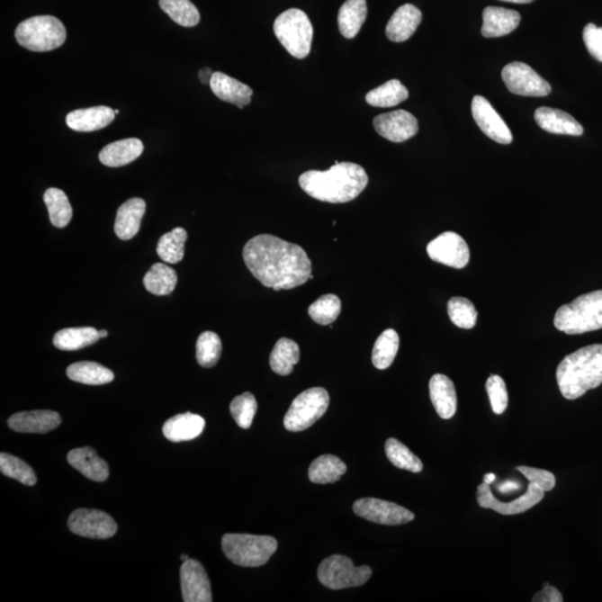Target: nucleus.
Returning <instances> with one entry per match:
<instances>
[{
    "instance_id": "nucleus-1",
    "label": "nucleus",
    "mask_w": 602,
    "mask_h": 602,
    "mask_svg": "<svg viewBox=\"0 0 602 602\" xmlns=\"http://www.w3.org/2000/svg\"><path fill=\"white\" fill-rule=\"evenodd\" d=\"M244 260L256 279L276 292L302 286L312 270L310 256L301 246L270 235L247 242Z\"/></svg>"
},
{
    "instance_id": "nucleus-2",
    "label": "nucleus",
    "mask_w": 602,
    "mask_h": 602,
    "mask_svg": "<svg viewBox=\"0 0 602 602\" xmlns=\"http://www.w3.org/2000/svg\"><path fill=\"white\" fill-rule=\"evenodd\" d=\"M368 176L364 167L351 162H336L327 171H307L300 176L301 188L323 202L346 203L365 190Z\"/></svg>"
},
{
    "instance_id": "nucleus-3",
    "label": "nucleus",
    "mask_w": 602,
    "mask_h": 602,
    "mask_svg": "<svg viewBox=\"0 0 602 602\" xmlns=\"http://www.w3.org/2000/svg\"><path fill=\"white\" fill-rule=\"evenodd\" d=\"M560 391L567 400H577L602 384V345L595 344L568 355L557 368Z\"/></svg>"
},
{
    "instance_id": "nucleus-4",
    "label": "nucleus",
    "mask_w": 602,
    "mask_h": 602,
    "mask_svg": "<svg viewBox=\"0 0 602 602\" xmlns=\"http://www.w3.org/2000/svg\"><path fill=\"white\" fill-rule=\"evenodd\" d=\"M554 326L568 335H580L602 328V291L592 292L559 308Z\"/></svg>"
},
{
    "instance_id": "nucleus-5",
    "label": "nucleus",
    "mask_w": 602,
    "mask_h": 602,
    "mask_svg": "<svg viewBox=\"0 0 602 602\" xmlns=\"http://www.w3.org/2000/svg\"><path fill=\"white\" fill-rule=\"evenodd\" d=\"M221 543L226 557L246 568L264 566L278 548L277 540L268 535L227 534Z\"/></svg>"
},
{
    "instance_id": "nucleus-6",
    "label": "nucleus",
    "mask_w": 602,
    "mask_h": 602,
    "mask_svg": "<svg viewBox=\"0 0 602 602\" xmlns=\"http://www.w3.org/2000/svg\"><path fill=\"white\" fill-rule=\"evenodd\" d=\"M18 44L31 51H49L67 40V28L54 16H35L22 22L15 32Z\"/></svg>"
},
{
    "instance_id": "nucleus-7",
    "label": "nucleus",
    "mask_w": 602,
    "mask_h": 602,
    "mask_svg": "<svg viewBox=\"0 0 602 602\" xmlns=\"http://www.w3.org/2000/svg\"><path fill=\"white\" fill-rule=\"evenodd\" d=\"M280 44L295 58H306L310 53L314 30L310 18L301 9L292 8L280 13L274 24Z\"/></svg>"
},
{
    "instance_id": "nucleus-8",
    "label": "nucleus",
    "mask_w": 602,
    "mask_h": 602,
    "mask_svg": "<svg viewBox=\"0 0 602 602\" xmlns=\"http://www.w3.org/2000/svg\"><path fill=\"white\" fill-rule=\"evenodd\" d=\"M328 406V391L321 387L302 391L289 408L283 426L291 432L305 431L324 417Z\"/></svg>"
},
{
    "instance_id": "nucleus-9",
    "label": "nucleus",
    "mask_w": 602,
    "mask_h": 602,
    "mask_svg": "<svg viewBox=\"0 0 602 602\" xmlns=\"http://www.w3.org/2000/svg\"><path fill=\"white\" fill-rule=\"evenodd\" d=\"M372 575L370 567H355L352 559L339 554L325 559L317 571L321 585L331 590L365 585Z\"/></svg>"
},
{
    "instance_id": "nucleus-10",
    "label": "nucleus",
    "mask_w": 602,
    "mask_h": 602,
    "mask_svg": "<svg viewBox=\"0 0 602 602\" xmlns=\"http://www.w3.org/2000/svg\"><path fill=\"white\" fill-rule=\"evenodd\" d=\"M502 78L508 90L513 94L541 97L547 96L552 92V85L525 63L507 65L503 68Z\"/></svg>"
},
{
    "instance_id": "nucleus-11",
    "label": "nucleus",
    "mask_w": 602,
    "mask_h": 602,
    "mask_svg": "<svg viewBox=\"0 0 602 602\" xmlns=\"http://www.w3.org/2000/svg\"><path fill=\"white\" fill-rule=\"evenodd\" d=\"M353 510L363 519L378 525L400 526L415 519L414 513L408 508L375 498L359 499L354 503Z\"/></svg>"
},
{
    "instance_id": "nucleus-12",
    "label": "nucleus",
    "mask_w": 602,
    "mask_h": 602,
    "mask_svg": "<svg viewBox=\"0 0 602 602\" xmlns=\"http://www.w3.org/2000/svg\"><path fill=\"white\" fill-rule=\"evenodd\" d=\"M68 527L74 535L91 539H109L118 531L113 517L100 510L78 508L69 516Z\"/></svg>"
},
{
    "instance_id": "nucleus-13",
    "label": "nucleus",
    "mask_w": 602,
    "mask_h": 602,
    "mask_svg": "<svg viewBox=\"0 0 602 602\" xmlns=\"http://www.w3.org/2000/svg\"><path fill=\"white\" fill-rule=\"evenodd\" d=\"M429 258L436 263L462 269L470 261V249L466 241L455 232L442 233L427 245Z\"/></svg>"
},
{
    "instance_id": "nucleus-14",
    "label": "nucleus",
    "mask_w": 602,
    "mask_h": 602,
    "mask_svg": "<svg viewBox=\"0 0 602 602\" xmlns=\"http://www.w3.org/2000/svg\"><path fill=\"white\" fill-rule=\"evenodd\" d=\"M544 498V490H541L538 485L531 482L527 485V490L524 496L517 498V500L512 502L504 503L499 501L493 496L491 489H490V484L484 482L479 485L477 493L480 507L491 508V510L504 516L520 515V513L530 510L531 508L543 501Z\"/></svg>"
},
{
    "instance_id": "nucleus-15",
    "label": "nucleus",
    "mask_w": 602,
    "mask_h": 602,
    "mask_svg": "<svg viewBox=\"0 0 602 602\" xmlns=\"http://www.w3.org/2000/svg\"><path fill=\"white\" fill-rule=\"evenodd\" d=\"M373 124L381 137L395 143L408 141L418 132L417 118L404 110L378 115Z\"/></svg>"
},
{
    "instance_id": "nucleus-16",
    "label": "nucleus",
    "mask_w": 602,
    "mask_h": 602,
    "mask_svg": "<svg viewBox=\"0 0 602 602\" xmlns=\"http://www.w3.org/2000/svg\"><path fill=\"white\" fill-rule=\"evenodd\" d=\"M181 589L184 602H211V585L202 564L188 559L182 564Z\"/></svg>"
},
{
    "instance_id": "nucleus-17",
    "label": "nucleus",
    "mask_w": 602,
    "mask_h": 602,
    "mask_svg": "<svg viewBox=\"0 0 602 602\" xmlns=\"http://www.w3.org/2000/svg\"><path fill=\"white\" fill-rule=\"evenodd\" d=\"M472 115L479 128L493 141L500 144H510L513 137L510 129L502 120L491 103L483 96H474L472 101Z\"/></svg>"
},
{
    "instance_id": "nucleus-18",
    "label": "nucleus",
    "mask_w": 602,
    "mask_h": 602,
    "mask_svg": "<svg viewBox=\"0 0 602 602\" xmlns=\"http://www.w3.org/2000/svg\"><path fill=\"white\" fill-rule=\"evenodd\" d=\"M60 422V415L54 410H31L13 414L8 419V427L18 433L45 434L53 431Z\"/></svg>"
},
{
    "instance_id": "nucleus-19",
    "label": "nucleus",
    "mask_w": 602,
    "mask_h": 602,
    "mask_svg": "<svg viewBox=\"0 0 602 602\" xmlns=\"http://www.w3.org/2000/svg\"><path fill=\"white\" fill-rule=\"evenodd\" d=\"M210 87L219 99L230 103L239 109L249 105L251 96L254 94L251 87L221 72L213 73Z\"/></svg>"
},
{
    "instance_id": "nucleus-20",
    "label": "nucleus",
    "mask_w": 602,
    "mask_h": 602,
    "mask_svg": "<svg viewBox=\"0 0 602 602\" xmlns=\"http://www.w3.org/2000/svg\"><path fill=\"white\" fill-rule=\"evenodd\" d=\"M422 22V13L414 4H405L391 16L386 26V36L395 43L408 40Z\"/></svg>"
},
{
    "instance_id": "nucleus-21",
    "label": "nucleus",
    "mask_w": 602,
    "mask_h": 602,
    "mask_svg": "<svg viewBox=\"0 0 602 602\" xmlns=\"http://www.w3.org/2000/svg\"><path fill=\"white\" fill-rule=\"evenodd\" d=\"M115 115V112L107 106L90 107L71 112L67 116V124L76 132H93L109 126Z\"/></svg>"
},
{
    "instance_id": "nucleus-22",
    "label": "nucleus",
    "mask_w": 602,
    "mask_h": 602,
    "mask_svg": "<svg viewBox=\"0 0 602 602\" xmlns=\"http://www.w3.org/2000/svg\"><path fill=\"white\" fill-rule=\"evenodd\" d=\"M146 209V201L141 198L130 199L121 205L114 225L115 235L121 240H130L137 236Z\"/></svg>"
},
{
    "instance_id": "nucleus-23",
    "label": "nucleus",
    "mask_w": 602,
    "mask_h": 602,
    "mask_svg": "<svg viewBox=\"0 0 602 602\" xmlns=\"http://www.w3.org/2000/svg\"><path fill=\"white\" fill-rule=\"evenodd\" d=\"M535 120L541 129L549 133L572 135V137H580L583 134L582 125L563 111L540 107L535 111Z\"/></svg>"
},
{
    "instance_id": "nucleus-24",
    "label": "nucleus",
    "mask_w": 602,
    "mask_h": 602,
    "mask_svg": "<svg viewBox=\"0 0 602 602\" xmlns=\"http://www.w3.org/2000/svg\"><path fill=\"white\" fill-rule=\"evenodd\" d=\"M429 396L438 417L443 419L454 417L457 409L456 391L449 377L434 375L429 381Z\"/></svg>"
},
{
    "instance_id": "nucleus-25",
    "label": "nucleus",
    "mask_w": 602,
    "mask_h": 602,
    "mask_svg": "<svg viewBox=\"0 0 602 602\" xmlns=\"http://www.w3.org/2000/svg\"><path fill=\"white\" fill-rule=\"evenodd\" d=\"M67 461L84 477L95 481V482H104L109 478V465L104 460L100 459L96 451L92 447L72 450L68 453Z\"/></svg>"
},
{
    "instance_id": "nucleus-26",
    "label": "nucleus",
    "mask_w": 602,
    "mask_h": 602,
    "mask_svg": "<svg viewBox=\"0 0 602 602\" xmlns=\"http://www.w3.org/2000/svg\"><path fill=\"white\" fill-rule=\"evenodd\" d=\"M520 22V13L512 9L487 7L483 12L482 35L487 39L506 36L517 30Z\"/></svg>"
},
{
    "instance_id": "nucleus-27",
    "label": "nucleus",
    "mask_w": 602,
    "mask_h": 602,
    "mask_svg": "<svg viewBox=\"0 0 602 602\" xmlns=\"http://www.w3.org/2000/svg\"><path fill=\"white\" fill-rule=\"evenodd\" d=\"M205 421L200 415L184 413L167 419L163 426V434L175 443L194 440L202 434Z\"/></svg>"
},
{
    "instance_id": "nucleus-28",
    "label": "nucleus",
    "mask_w": 602,
    "mask_h": 602,
    "mask_svg": "<svg viewBox=\"0 0 602 602\" xmlns=\"http://www.w3.org/2000/svg\"><path fill=\"white\" fill-rule=\"evenodd\" d=\"M143 143L139 139H125L109 144L100 152V161L110 167L130 165L143 153Z\"/></svg>"
},
{
    "instance_id": "nucleus-29",
    "label": "nucleus",
    "mask_w": 602,
    "mask_h": 602,
    "mask_svg": "<svg viewBox=\"0 0 602 602\" xmlns=\"http://www.w3.org/2000/svg\"><path fill=\"white\" fill-rule=\"evenodd\" d=\"M100 334L94 327H78L65 328L55 334L53 343L60 351H78L99 342Z\"/></svg>"
},
{
    "instance_id": "nucleus-30",
    "label": "nucleus",
    "mask_w": 602,
    "mask_h": 602,
    "mask_svg": "<svg viewBox=\"0 0 602 602\" xmlns=\"http://www.w3.org/2000/svg\"><path fill=\"white\" fill-rule=\"evenodd\" d=\"M366 17V0H346L338 13V27L345 39H354L361 31Z\"/></svg>"
},
{
    "instance_id": "nucleus-31",
    "label": "nucleus",
    "mask_w": 602,
    "mask_h": 602,
    "mask_svg": "<svg viewBox=\"0 0 602 602\" xmlns=\"http://www.w3.org/2000/svg\"><path fill=\"white\" fill-rule=\"evenodd\" d=\"M347 466L339 457L325 454L312 462L308 470V478L312 483H335L346 473Z\"/></svg>"
},
{
    "instance_id": "nucleus-32",
    "label": "nucleus",
    "mask_w": 602,
    "mask_h": 602,
    "mask_svg": "<svg viewBox=\"0 0 602 602\" xmlns=\"http://www.w3.org/2000/svg\"><path fill=\"white\" fill-rule=\"evenodd\" d=\"M67 374L69 380L85 385L109 384L114 380L113 372L94 362L74 363L68 366Z\"/></svg>"
},
{
    "instance_id": "nucleus-33",
    "label": "nucleus",
    "mask_w": 602,
    "mask_h": 602,
    "mask_svg": "<svg viewBox=\"0 0 602 602\" xmlns=\"http://www.w3.org/2000/svg\"><path fill=\"white\" fill-rule=\"evenodd\" d=\"M301 351L297 343L292 339L282 338L274 345L270 355V367L278 375H291L293 366L300 362Z\"/></svg>"
},
{
    "instance_id": "nucleus-34",
    "label": "nucleus",
    "mask_w": 602,
    "mask_h": 602,
    "mask_svg": "<svg viewBox=\"0 0 602 602\" xmlns=\"http://www.w3.org/2000/svg\"><path fill=\"white\" fill-rule=\"evenodd\" d=\"M176 283L175 270L166 264H154L143 279L147 291L157 296L170 295L175 291Z\"/></svg>"
},
{
    "instance_id": "nucleus-35",
    "label": "nucleus",
    "mask_w": 602,
    "mask_h": 602,
    "mask_svg": "<svg viewBox=\"0 0 602 602\" xmlns=\"http://www.w3.org/2000/svg\"><path fill=\"white\" fill-rule=\"evenodd\" d=\"M409 91L399 79L382 84L375 90L367 93L368 104L375 107H393L409 99Z\"/></svg>"
},
{
    "instance_id": "nucleus-36",
    "label": "nucleus",
    "mask_w": 602,
    "mask_h": 602,
    "mask_svg": "<svg viewBox=\"0 0 602 602\" xmlns=\"http://www.w3.org/2000/svg\"><path fill=\"white\" fill-rule=\"evenodd\" d=\"M44 202L49 209L51 225L65 228L72 220L73 209L64 191L50 188L44 194Z\"/></svg>"
},
{
    "instance_id": "nucleus-37",
    "label": "nucleus",
    "mask_w": 602,
    "mask_h": 602,
    "mask_svg": "<svg viewBox=\"0 0 602 602\" xmlns=\"http://www.w3.org/2000/svg\"><path fill=\"white\" fill-rule=\"evenodd\" d=\"M188 239V233L184 228H175L166 233L157 242V251L158 256L166 264L180 263L184 256V244Z\"/></svg>"
},
{
    "instance_id": "nucleus-38",
    "label": "nucleus",
    "mask_w": 602,
    "mask_h": 602,
    "mask_svg": "<svg viewBox=\"0 0 602 602\" xmlns=\"http://www.w3.org/2000/svg\"><path fill=\"white\" fill-rule=\"evenodd\" d=\"M400 348V336L394 329H387L377 338L373 349L372 361L377 370H386L393 364Z\"/></svg>"
},
{
    "instance_id": "nucleus-39",
    "label": "nucleus",
    "mask_w": 602,
    "mask_h": 602,
    "mask_svg": "<svg viewBox=\"0 0 602 602\" xmlns=\"http://www.w3.org/2000/svg\"><path fill=\"white\" fill-rule=\"evenodd\" d=\"M385 452L387 459L396 468L409 471V472L418 473L423 470L422 461L418 459L413 452H410L408 446L396 438H389L385 443Z\"/></svg>"
},
{
    "instance_id": "nucleus-40",
    "label": "nucleus",
    "mask_w": 602,
    "mask_h": 602,
    "mask_svg": "<svg viewBox=\"0 0 602 602\" xmlns=\"http://www.w3.org/2000/svg\"><path fill=\"white\" fill-rule=\"evenodd\" d=\"M160 7L176 24L184 27L199 24L200 13L190 0H160Z\"/></svg>"
},
{
    "instance_id": "nucleus-41",
    "label": "nucleus",
    "mask_w": 602,
    "mask_h": 602,
    "mask_svg": "<svg viewBox=\"0 0 602 602\" xmlns=\"http://www.w3.org/2000/svg\"><path fill=\"white\" fill-rule=\"evenodd\" d=\"M340 311H342V301L333 293L321 296L308 308L310 319L323 326L333 324L338 319Z\"/></svg>"
},
{
    "instance_id": "nucleus-42",
    "label": "nucleus",
    "mask_w": 602,
    "mask_h": 602,
    "mask_svg": "<svg viewBox=\"0 0 602 602\" xmlns=\"http://www.w3.org/2000/svg\"><path fill=\"white\" fill-rule=\"evenodd\" d=\"M222 351L221 339L213 331H204L197 342V361L200 366L210 368L217 365Z\"/></svg>"
},
{
    "instance_id": "nucleus-43",
    "label": "nucleus",
    "mask_w": 602,
    "mask_h": 602,
    "mask_svg": "<svg viewBox=\"0 0 602 602\" xmlns=\"http://www.w3.org/2000/svg\"><path fill=\"white\" fill-rule=\"evenodd\" d=\"M447 314L453 324L471 329L477 325L478 311L472 302L463 297H454L447 303Z\"/></svg>"
},
{
    "instance_id": "nucleus-44",
    "label": "nucleus",
    "mask_w": 602,
    "mask_h": 602,
    "mask_svg": "<svg viewBox=\"0 0 602 602\" xmlns=\"http://www.w3.org/2000/svg\"><path fill=\"white\" fill-rule=\"evenodd\" d=\"M0 470L8 478L17 480L18 482L32 487L37 482L34 470L26 462L18 457L2 453L0 454Z\"/></svg>"
},
{
    "instance_id": "nucleus-45",
    "label": "nucleus",
    "mask_w": 602,
    "mask_h": 602,
    "mask_svg": "<svg viewBox=\"0 0 602 602\" xmlns=\"http://www.w3.org/2000/svg\"><path fill=\"white\" fill-rule=\"evenodd\" d=\"M256 409H258V404H256L255 396L248 391L237 396L230 404V413L233 419H235L238 427L245 429H248L252 426Z\"/></svg>"
},
{
    "instance_id": "nucleus-46",
    "label": "nucleus",
    "mask_w": 602,
    "mask_h": 602,
    "mask_svg": "<svg viewBox=\"0 0 602 602\" xmlns=\"http://www.w3.org/2000/svg\"><path fill=\"white\" fill-rule=\"evenodd\" d=\"M485 387H487L493 412L496 414H503L506 412L508 404V395L506 382H504L502 377L498 375L489 377Z\"/></svg>"
},
{
    "instance_id": "nucleus-47",
    "label": "nucleus",
    "mask_w": 602,
    "mask_h": 602,
    "mask_svg": "<svg viewBox=\"0 0 602 602\" xmlns=\"http://www.w3.org/2000/svg\"><path fill=\"white\" fill-rule=\"evenodd\" d=\"M517 471H520L531 483L538 485L544 492L553 491L555 487L554 475L549 471L529 468V466H517Z\"/></svg>"
},
{
    "instance_id": "nucleus-48",
    "label": "nucleus",
    "mask_w": 602,
    "mask_h": 602,
    "mask_svg": "<svg viewBox=\"0 0 602 602\" xmlns=\"http://www.w3.org/2000/svg\"><path fill=\"white\" fill-rule=\"evenodd\" d=\"M583 41L592 58L602 62V27L588 24L583 30Z\"/></svg>"
},
{
    "instance_id": "nucleus-49",
    "label": "nucleus",
    "mask_w": 602,
    "mask_h": 602,
    "mask_svg": "<svg viewBox=\"0 0 602 602\" xmlns=\"http://www.w3.org/2000/svg\"><path fill=\"white\" fill-rule=\"evenodd\" d=\"M534 602H562V595L560 594L557 588L550 586L549 583H545L543 590L539 591L534 598Z\"/></svg>"
},
{
    "instance_id": "nucleus-50",
    "label": "nucleus",
    "mask_w": 602,
    "mask_h": 602,
    "mask_svg": "<svg viewBox=\"0 0 602 602\" xmlns=\"http://www.w3.org/2000/svg\"><path fill=\"white\" fill-rule=\"evenodd\" d=\"M520 488L521 485L519 483L512 482V481H508V482H504L500 485V487H498V489L500 490L502 493L516 491V490H519Z\"/></svg>"
},
{
    "instance_id": "nucleus-51",
    "label": "nucleus",
    "mask_w": 602,
    "mask_h": 602,
    "mask_svg": "<svg viewBox=\"0 0 602 602\" xmlns=\"http://www.w3.org/2000/svg\"><path fill=\"white\" fill-rule=\"evenodd\" d=\"M212 76L213 72L209 67L202 68L199 72L200 81L202 82L203 84H209V85L210 82H211Z\"/></svg>"
},
{
    "instance_id": "nucleus-52",
    "label": "nucleus",
    "mask_w": 602,
    "mask_h": 602,
    "mask_svg": "<svg viewBox=\"0 0 602 602\" xmlns=\"http://www.w3.org/2000/svg\"><path fill=\"white\" fill-rule=\"evenodd\" d=\"M494 480H496V475L493 473H488L484 475L483 482L487 484H491L494 482Z\"/></svg>"
},
{
    "instance_id": "nucleus-53",
    "label": "nucleus",
    "mask_w": 602,
    "mask_h": 602,
    "mask_svg": "<svg viewBox=\"0 0 602 602\" xmlns=\"http://www.w3.org/2000/svg\"><path fill=\"white\" fill-rule=\"evenodd\" d=\"M502 2L513 3V4H530L535 2V0H502Z\"/></svg>"
},
{
    "instance_id": "nucleus-54",
    "label": "nucleus",
    "mask_w": 602,
    "mask_h": 602,
    "mask_svg": "<svg viewBox=\"0 0 602 602\" xmlns=\"http://www.w3.org/2000/svg\"><path fill=\"white\" fill-rule=\"evenodd\" d=\"M99 334L101 338L107 337V330H99Z\"/></svg>"
},
{
    "instance_id": "nucleus-55",
    "label": "nucleus",
    "mask_w": 602,
    "mask_h": 602,
    "mask_svg": "<svg viewBox=\"0 0 602 602\" xmlns=\"http://www.w3.org/2000/svg\"><path fill=\"white\" fill-rule=\"evenodd\" d=\"M188 559H189L188 555H186V554H182L181 555L182 562H186V560H188Z\"/></svg>"
},
{
    "instance_id": "nucleus-56",
    "label": "nucleus",
    "mask_w": 602,
    "mask_h": 602,
    "mask_svg": "<svg viewBox=\"0 0 602 602\" xmlns=\"http://www.w3.org/2000/svg\"><path fill=\"white\" fill-rule=\"evenodd\" d=\"M114 112H115V114H119V113H120V111H119V110H114Z\"/></svg>"
},
{
    "instance_id": "nucleus-57",
    "label": "nucleus",
    "mask_w": 602,
    "mask_h": 602,
    "mask_svg": "<svg viewBox=\"0 0 602 602\" xmlns=\"http://www.w3.org/2000/svg\"><path fill=\"white\" fill-rule=\"evenodd\" d=\"M310 280L314 279V276H312V274H310Z\"/></svg>"
}]
</instances>
